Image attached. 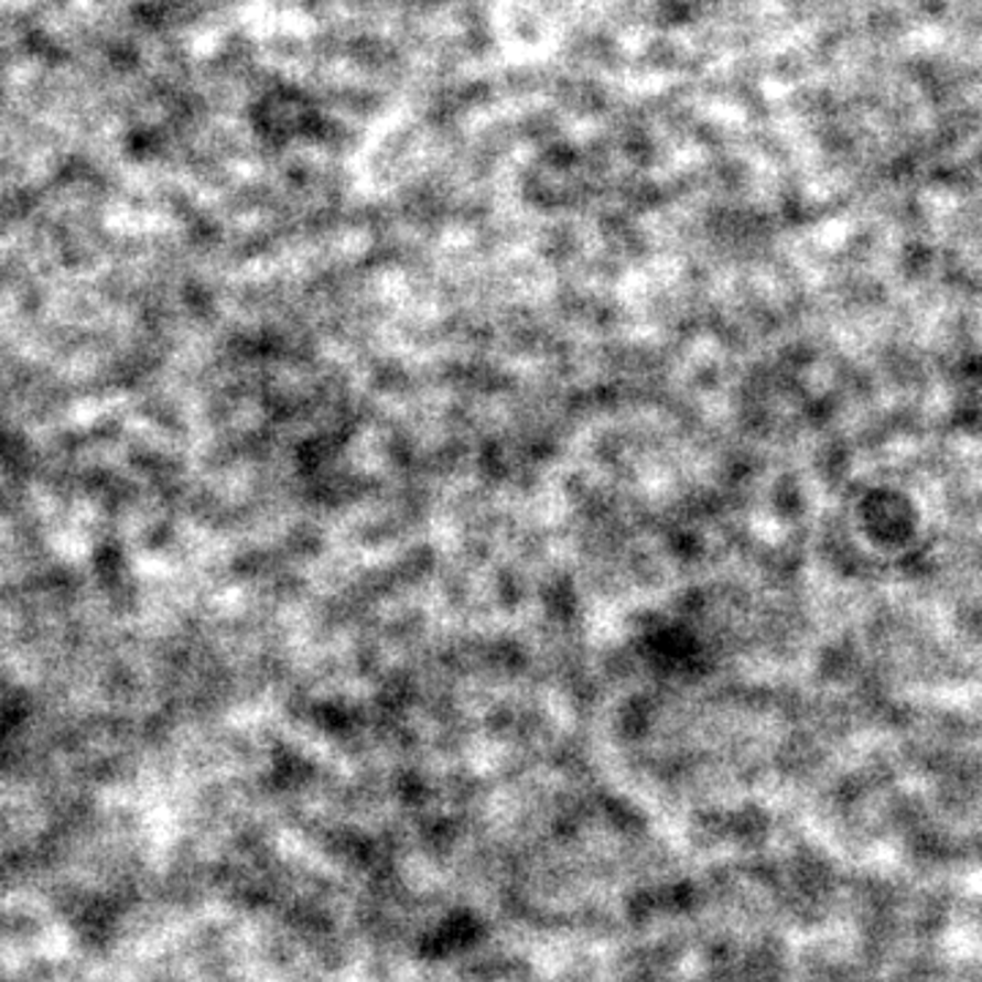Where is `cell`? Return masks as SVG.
Instances as JSON below:
<instances>
[]
</instances>
